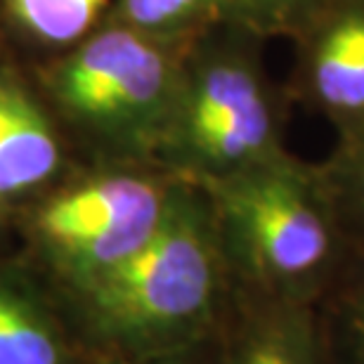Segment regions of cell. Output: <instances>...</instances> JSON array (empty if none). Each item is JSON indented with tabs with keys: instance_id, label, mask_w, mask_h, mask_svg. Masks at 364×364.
Returning a JSON list of instances; mask_svg holds the SVG:
<instances>
[{
	"instance_id": "obj_1",
	"label": "cell",
	"mask_w": 364,
	"mask_h": 364,
	"mask_svg": "<svg viewBox=\"0 0 364 364\" xmlns=\"http://www.w3.org/2000/svg\"><path fill=\"white\" fill-rule=\"evenodd\" d=\"M235 303L208 194L178 180L171 203L133 256L78 294L100 360H128L208 343Z\"/></svg>"
},
{
	"instance_id": "obj_2",
	"label": "cell",
	"mask_w": 364,
	"mask_h": 364,
	"mask_svg": "<svg viewBox=\"0 0 364 364\" xmlns=\"http://www.w3.org/2000/svg\"><path fill=\"white\" fill-rule=\"evenodd\" d=\"M235 289L317 305L353 251L319 164L284 151L239 176L208 182Z\"/></svg>"
},
{
	"instance_id": "obj_3",
	"label": "cell",
	"mask_w": 364,
	"mask_h": 364,
	"mask_svg": "<svg viewBox=\"0 0 364 364\" xmlns=\"http://www.w3.org/2000/svg\"><path fill=\"white\" fill-rule=\"evenodd\" d=\"M263 38L223 24L187 48L173 116L154 164L208 185L272 161L287 149L289 92L267 74Z\"/></svg>"
},
{
	"instance_id": "obj_4",
	"label": "cell",
	"mask_w": 364,
	"mask_h": 364,
	"mask_svg": "<svg viewBox=\"0 0 364 364\" xmlns=\"http://www.w3.org/2000/svg\"><path fill=\"white\" fill-rule=\"evenodd\" d=\"M185 53L105 21L50 67L48 92L109 161L154 164L178 100Z\"/></svg>"
},
{
	"instance_id": "obj_5",
	"label": "cell",
	"mask_w": 364,
	"mask_h": 364,
	"mask_svg": "<svg viewBox=\"0 0 364 364\" xmlns=\"http://www.w3.org/2000/svg\"><path fill=\"white\" fill-rule=\"evenodd\" d=\"M178 180L154 164L109 161L41 203L31 220L36 249L83 294L154 235Z\"/></svg>"
},
{
	"instance_id": "obj_6",
	"label": "cell",
	"mask_w": 364,
	"mask_h": 364,
	"mask_svg": "<svg viewBox=\"0 0 364 364\" xmlns=\"http://www.w3.org/2000/svg\"><path fill=\"white\" fill-rule=\"evenodd\" d=\"M287 92L333 128H364V0H329L296 28Z\"/></svg>"
},
{
	"instance_id": "obj_7",
	"label": "cell",
	"mask_w": 364,
	"mask_h": 364,
	"mask_svg": "<svg viewBox=\"0 0 364 364\" xmlns=\"http://www.w3.org/2000/svg\"><path fill=\"white\" fill-rule=\"evenodd\" d=\"M218 364H333L315 305L272 301L235 289L218 336Z\"/></svg>"
},
{
	"instance_id": "obj_8",
	"label": "cell",
	"mask_w": 364,
	"mask_h": 364,
	"mask_svg": "<svg viewBox=\"0 0 364 364\" xmlns=\"http://www.w3.org/2000/svg\"><path fill=\"white\" fill-rule=\"evenodd\" d=\"M53 119L17 74L0 69V206L24 201L62 171Z\"/></svg>"
},
{
	"instance_id": "obj_9",
	"label": "cell",
	"mask_w": 364,
	"mask_h": 364,
	"mask_svg": "<svg viewBox=\"0 0 364 364\" xmlns=\"http://www.w3.org/2000/svg\"><path fill=\"white\" fill-rule=\"evenodd\" d=\"M0 364H74L57 319L31 291L0 279Z\"/></svg>"
},
{
	"instance_id": "obj_10",
	"label": "cell",
	"mask_w": 364,
	"mask_h": 364,
	"mask_svg": "<svg viewBox=\"0 0 364 364\" xmlns=\"http://www.w3.org/2000/svg\"><path fill=\"white\" fill-rule=\"evenodd\" d=\"M107 21L168 46L189 48L230 24V0H114Z\"/></svg>"
},
{
	"instance_id": "obj_11",
	"label": "cell",
	"mask_w": 364,
	"mask_h": 364,
	"mask_svg": "<svg viewBox=\"0 0 364 364\" xmlns=\"http://www.w3.org/2000/svg\"><path fill=\"white\" fill-rule=\"evenodd\" d=\"M315 310L333 364H364V246L350 251Z\"/></svg>"
},
{
	"instance_id": "obj_12",
	"label": "cell",
	"mask_w": 364,
	"mask_h": 364,
	"mask_svg": "<svg viewBox=\"0 0 364 364\" xmlns=\"http://www.w3.org/2000/svg\"><path fill=\"white\" fill-rule=\"evenodd\" d=\"M7 17L26 38L71 48L107 21L114 0H3Z\"/></svg>"
},
{
	"instance_id": "obj_13",
	"label": "cell",
	"mask_w": 364,
	"mask_h": 364,
	"mask_svg": "<svg viewBox=\"0 0 364 364\" xmlns=\"http://www.w3.org/2000/svg\"><path fill=\"white\" fill-rule=\"evenodd\" d=\"M353 249L364 246V128L336 137L319 164Z\"/></svg>"
},
{
	"instance_id": "obj_14",
	"label": "cell",
	"mask_w": 364,
	"mask_h": 364,
	"mask_svg": "<svg viewBox=\"0 0 364 364\" xmlns=\"http://www.w3.org/2000/svg\"><path fill=\"white\" fill-rule=\"evenodd\" d=\"M329 0H230V24L258 38H291L305 19Z\"/></svg>"
},
{
	"instance_id": "obj_15",
	"label": "cell",
	"mask_w": 364,
	"mask_h": 364,
	"mask_svg": "<svg viewBox=\"0 0 364 364\" xmlns=\"http://www.w3.org/2000/svg\"><path fill=\"white\" fill-rule=\"evenodd\" d=\"M102 364H218V338L201 346L182 348V350L144 355V358L102 360Z\"/></svg>"
}]
</instances>
